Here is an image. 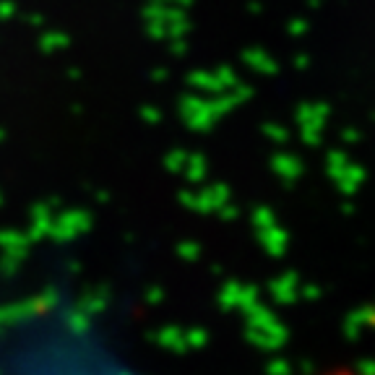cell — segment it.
<instances>
[{
	"label": "cell",
	"instance_id": "6da1fadb",
	"mask_svg": "<svg viewBox=\"0 0 375 375\" xmlns=\"http://www.w3.org/2000/svg\"><path fill=\"white\" fill-rule=\"evenodd\" d=\"M326 375H365V373H354V370H347V373H344V370H336V373H326Z\"/></svg>",
	"mask_w": 375,
	"mask_h": 375
}]
</instances>
